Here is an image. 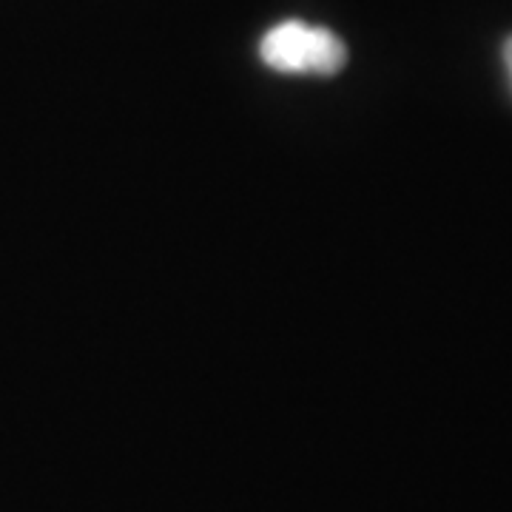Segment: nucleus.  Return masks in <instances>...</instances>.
Here are the masks:
<instances>
[{"label":"nucleus","instance_id":"obj_1","mask_svg":"<svg viewBox=\"0 0 512 512\" xmlns=\"http://www.w3.org/2000/svg\"><path fill=\"white\" fill-rule=\"evenodd\" d=\"M259 57L279 74H316L330 77L342 72L348 49L330 29L302 20H285L259 43Z\"/></svg>","mask_w":512,"mask_h":512},{"label":"nucleus","instance_id":"obj_2","mask_svg":"<svg viewBox=\"0 0 512 512\" xmlns=\"http://www.w3.org/2000/svg\"><path fill=\"white\" fill-rule=\"evenodd\" d=\"M504 69H507V77H510V89H512V35L507 37V43H504Z\"/></svg>","mask_w":512,"mask_h":512}]
</instances>
